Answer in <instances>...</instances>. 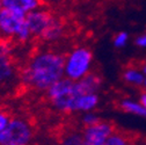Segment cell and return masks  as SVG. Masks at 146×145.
<instances>
[{
    "label": "cell",
    "mask_w": 146,
    "mask_h": 145,
    "mask_svg": "<svg viewBox=\"0 0 146 145\" xmlns=\"http://www.w3.org/2000/svg\"><path fill=\"white\" fill-rule=\"evenodd\" d=\"M143 86H144V88H146V74H145V78H144V82H143Z\"/></svg>",
    "instance_id": "cell-24"
},
{
    "label": "cell",
    "mask_w": 146,
    "mask_h": 145,
    "mask_svg": "<svg viewBox=\"0 0 146 145\" xmlns=\"http://www.w3.org/2000/svg\"><path fill=\"white\" fill-rule=\"evenodd\" d=\"M114 131V124L103 120L99 121L93 125L84 126L82 145H104L108 137Z\"/></svg>",
    "instance_id": "cell-8"
},
{
    "label": "cell",
    "mask_w": 146,
    "mask_h": 145,
    "mask_svg": "<svg viewBox=\"0 0 146 145\" xmlns=\"http://www.w3.org/2000/svg\"><path fill=\"white\" fill-rule=\"evenodd\" d=\"M93 52L87 47H77L65 55L64 77L78 81L92 72Z\"/></svg>",
    "instance_id": "cell-5"
},
{
    "label": "cell",
    "mask_w": 146,
    "mask_h": 145,
    "mask_svg": "<svg viewBox=\"0 0 146 145\" xmlns=\"http://www.w3.org/2000/svg\"><path fill=\"white\" fill-rule=\"evenodd\" d=\"M35 129L31 121L25 116H12L7 126L0 134V145H31Z\"/></svg>",
    "instance_id": "cell-4"
},
{
    "label": "cell",
    "mask_w": 146,
    "mask_h": 145,
    "mask_svg": "<svg viewBox=\"0 0 146 145\" xmlns=\"http://www.w3.org/2000/svg\"><path fill=\"white\" fill-rule=\"evenodd\" d=\"M118 106L124 113L132 114L139 117H146V109L139 102V100L136 101L132 99H123Z\"/></svg>",
    "instance_id": "cell-13"
},
{
    "label": "cell",
    "mask_w": 146,
    "mask_h": 145,
    "mask_svg": "<svg viewBox=\"0 0 146 145\" xmlns=\"http://www.w3.org/2000/svg\"><path fill=\"white\" fill-rule=\"evenodd\" d=\"M141 70H143V72H144V74H146V64L141 67Z\"/></svg>",
    "instance_id": "cell-23"
},
{
    "label": "cell",
    "mask_w": 146,
    "mask_h": 145,
    "mask_svg": "<svg viewBox=\"0 0 146 145\" xmlns=\"http://www.w3.org/2000/svg\"><path fill=\"white\" fill-rule=\"evenodd\" d=\"M58 145H82V132L68 131L63 134Z\"/></svg>",
    "instance_id": "cell-15"
},
{
    "label": "cell",
    "mask_w": 146,
    "mask_h": 145,
    "mask_svg": "<svg viewBox=\"0 0 146 145\" xmlns=\"http://www.w3.org/2000/svg\"><path fill=\"white\" fill-rule=\"evenodd\" d=\"M139 102L143 104V107H144L145 109H146V92H144V93H141V94H140Z\"/></svg>",
    "instance_id": "cell-22"
},
{
    "label": "cell",
    "mask_w": 146,
    "mask_h": 145,
    "mask_svg": "<svg viewBox=\"0 0 146 145\" xmlns=\"http://www.w3.org/2000/svg\"><path fill=\"white\" fill-rule=\"evenodd\" d=\"M0 39L19 44H26L33 35L27 23V14L3 8L0 12Z\"/></svg>",
    "instance_id": "cell-2"
},
{
    "label": "cell",
    "mask_w": 146,
    "mask_h": 145,
    "mask_svg": "<svg viewBox=\"0 0 146 145\" xmlns=\"http://www.w3.org/2000/svg\"><path fill=\"white\" fill-rule=\"evenodd\" d=\"M45 95L50 107L54 112L74 114V100L78 96L74 90V81L63 77L48 88Z\"/></svg>",
    "instance_id": "cell-3"
},
{
    "label": "cell",
    "mask_w": 146,
    "mask_h": 145,
    "mask_svg": "<svg viewBox=\"0 0 146 145\" xmlns=\"http://www.w3.org/2000/svg\"><path fill=\"white\" fill-rule=\"evenodd\" d=\"M99 121H101L100 116L93 112H87V113H82L81 116V123L84 126H89V125H93L95 123H98Z\"/></svg>",
    "instance_id": "cell-17"
},
{
    "label": "cell",
    "mask_w": 146,
    "mask_h": 145,
    "mask_svg": "<svg viewBox=\"0 0 146 145\" xmlns=\"http://www.w3.org/2000/svg\"><path fill=\"white\" fill-rule=\"evenodd\" d=\"M135 43L137 47L139 48H143V49H146V31L140 34L139 36H137L136 40H135Z\"/></svg>",
    "instance_id": "cell-20"
},
{
    "label": "cell",
    "mask_w": 146,
    "mask_h": 145,
    "mask_svg": "<svg viewBox=\"0 0 146 145\" xmlns=\"http://www.w3.org/2000/svg\"><path fill=\"white\" fill-rule=\"evenodd\" d=\"M1 9H3V5H1V0H0V12H1Z\"/></svg>",
    "instance_id": "cell-25"
},
{
    "label": "cell",
    "mask_w": 146,
    "mask_h": 145,
    "mask_svg": "<svg viewBox=\"0 0 146 145\" xmlns=\"http://www.w3.org/2000/svg\"><path fill=\"white\" fill-rule=\"evenodd\" d=\"M64 31H65L64 23L60 19L57 17V19L52 22V25L46 29V31L42 35V37L40 40L43 42H56L63 37Z\"/></svg>",
    "instance_id": "cell-12"
},
{
    "label": "cell",
    "mask_w": 146,
    "mask_h": 145,
    "mask_svg": "<svg viewBox=\"0 0 146 145\" xmlns=\"http://www.w3.org/2000/svg\"><path fill=\"white\" fill-rule=\"evenodd\" d=\"M17 77L19 71L13 59L12 42L0 39V86L11 85Z\"/></svg>",
    "instance_id": "cell-6"
},
{
    "label": "cell",
    "mask_w": 146,
    "mask_h": 145,
    "mask_svg": "<svg viewBox=\"0 0 146 145\" xmlns=\"http://www.w3.org/2000/svg\"><path fill=\"white\" fill-rule=\"evenodd\" d=\"M145 92H146V88H145Z\"/></svg>",
    "instance_id": "cell-26"
},
{
    "label": "cell",
    "mask_w": 146,
    "mask_h": 145,
    "mask_svg": "<svg viewBox=\"0 0 146 145\" xmlns=\"http://www.w3.org/2000/svg\"><path fill=\"white\" fill-rule=\"evenodd\" d=\"M57 19L49 8H44L41 6L40 8L35 9L27 14V23L29 30L33 35V39H41L42 35L46 31V29L52 25V22Z\"/></svg>",
    "instance_id": "cell-7"
},
{
    "label": "cell",
    "mask_w": 146,
    "mask_h": 145,
    "mask_svg": "<svg viewBox=\"0 0 146 145\" xmlns=\"http://www.w3.org/2000/svg\"><path fill=\"white\" fill-rule=\"evenodd\" d=\"M3 8H8L28 14L43 6L42 0H1Z\"/></svg>",
    "instance_id": "cell-10"
},
{
    "label": "cell",
    "mask_w": 146,
    "mask_h": 145,
    "mask_svg": "<svg viewBox=\"0 0 146 145\" xmlns=\"http://www.w3.org/2000/svg\"><path fill=\"white\" fill-rule=\"evenodd\" d=\"M101 86L102 78L95 72H90L82 79L74 81V90L78 95L88 93H99Z\"/></svg>",
    "instance_id": "cell-9"
},
{
    "label": "cell",
    "mask_w": 146,
    "mask_h": 145,
    "mask_svg": "<svg viewBox=\"0 0 146 145\" xmlns=\"http://www.w3.org/2000/svg\"><path fill=\"white\" fill-rule=\"evenodd\" d=\"M100 101L98 93L80 94L74 100V113H87L93 112L98 107Z\"/></svg>",
    "instance_id": "cell-11"
},
{
    "label": "cell",
    "mask_w": 146,
    "mask_h": 145,
    "mask_svg": "<svg viewBox=\"0 0 146 145\" xmlns=\"http://www.w3.org/2000/svg\"><path fill=\"white\" fill-rule=\"evenodd\" d=\"M11 114L6 109V108L0 107V134L4 131V129L7 126L9 120H11Z\"/></svg>",
    "instance_id": "cell-19"
},
{
    "label": "cell",
    "mask_w": 146,
    "mask_h": 145,
    "mask_svg": "<svg viewBox=\"0 0 146 145\" xmlns=\"http://www.w3.org/2000/svg\"><path fill=\"white\" fill-rule=\"evenodd\" d=\"M43 4H46V5H54V4H62L66 0H42Z\"/></svg>",
    "instance_id": "cell-21"
},
{
    "label": "cell",
    "mask_w": 146,
    "mask_h": 145,
    "mask_svg": "<svg viewBox=\"0 0 146 145\" xmlns=\"http://www.w3.org/2000/svg\"><path fill=\"white\" fill-rule=\"evenodd\" d=\"M104 145H132V143L129 139V137H127V135L115 130L108 137Z\"/></svg>",
    "instance_id": "cell-16"
},
{
    "label": "cell",
    "mask_w": 146,
    "mask_h": 145,
    "mask_svg": "<svg viewBox=\"0 0 146 145\" xmlns=\"http://www.w3.org/2000/svg\"><path fill=\"white\" fill-rule=\"evenodd\" d=\"M145 74L143 70H139L137 67H127L123 71L122 79L126 82L133 86H143Z\"/></svg>",
    "instance_id": "cell-14"
},
{
    "label": "cell",
    "mask_w": 146,
    "mask_h": 145,
    "mask_svg": "<svg viewBox=\"0 0 146 145\" xmlns=\"http://www.w3.org/2000/svg\"><path fill=\"white\" fill-rule=\"evenodd\" d=\"M65 55L52 49L36 51L19 71L23 87L36 93H45L48 88L64 77Z\"/></svg>",
    "instance_id": "cell-1"
},
{
    "label": "cell",
    "mask_w": 146,
    "mask_h": 145,
    "mask_svg": "<svg viewBox=\"0 0 146 145\" xmlns=\"http://www.w3.org/2000/svg\"><path fill=\"white\" fill-rule=\"evenodd\" d=\"M127 41H129V34L125 33V31H119L114 36L113 43H114V47L116 49H121V48H124L126 45Z\"/></svg>",
    "instance_id": "cell-18"
}]
</instances>
